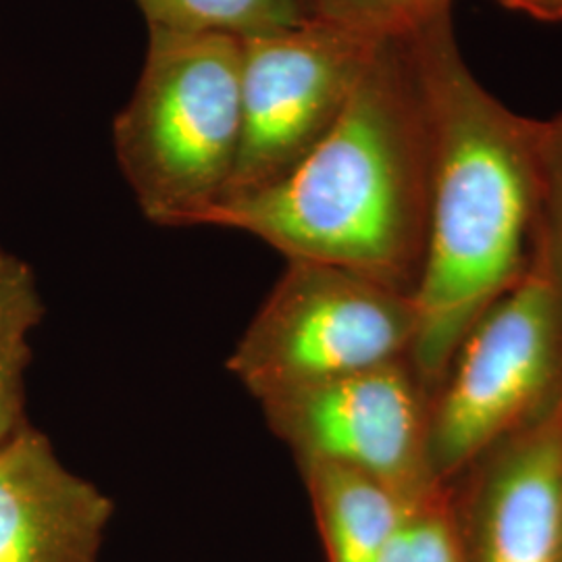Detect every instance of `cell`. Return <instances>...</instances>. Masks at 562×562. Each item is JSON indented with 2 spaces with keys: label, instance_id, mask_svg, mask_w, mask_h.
Wrapping results in <instances>:
<instances>
[{
  "label": "cell",
  "instance_id": "1",
  "mask_svg": "<svg viewBox=\"0 0 562 562\" xmlns=\"http://www.w3.org/2000/svg\"><path fill=\"white\" fill-rule=\"evenodd\" d=\"M404 38L431 132L427 246L411 296V364L431 398L462 338L536 257L538 120L517 115L475 78L450 13Z\"/></svg>",
  "mask_w": 562,
  "mask_h": 562
},
{
  "label": "cell",
  "instance_id": "2",
  "mask_svg": "<svg viewBox=\"0 0 562 562\" xmlns=\"http://www.w3.org/2000/svg\"><path fill=\"white\" fill-rule=\"evenodd\" d=\"M431 201V132L406 38L382 41L338 120L280 181L201 225L250 234L288 261L334 265L413 296Z\"/></svg>",
  "mask_w": 562,
  "mask_h": 562
},
{
  "label": "cell",
  "instance_id": "3",
  "mask_svg": "<svg viewBox=\"0 0 562 562\" xmlns=\"http://www.w3.org/2000/svg\"><path fill=\"white\" fill-rule=\"evenodd\" d=\"M241 140V38L148 27L130 102L113 123L121 173L148 222L201 225L225 199Z\"/></svg>",
  "mask_w": 562,
  "mask_h": 562
},
{
  "label": "cell",
  "instance_id": "4",
  "mask_svg": "<svg viewBox=\"0 0 562 562\" xmlns=\"http://www.w3.org/2000/svg\"><path fill=\"white\" fill-rule=\"evenodd\" d=\"M562 401V294L536 246L529 271L462 338L429 398L427 450L450 485Z\"/></svg>",
  "mask_w": 562,
  "mask_h": 562
},
{
  "label": "cell",
  "instance_id": "5",
  "mask_svg": "<svg viewBox=\"0 0 562 562\" xmlns=\"http://www.w3.org/2000/svg\"><path fill=\"white\" fill-rule=\"evenodd\" d=\"M415 329L408 294L334 265L288 261L227 371L262 402L411 359Z\"/></svg>",
  "mask_w": 562,
  "mask_h": 562
},
{
  "label": "cell",
  "instance_id": "6",
  "mask_svg": "<svg viewBox=\"0 0 562 562\" xmlns=\"http://www.w3.org/2000/svg\"><path fill=\"white\" fill-rule=\"evenodd\" d=\"M380 42L322 18L241 38L240 153L223 201L280 181L315 148Z\"/></svg>",
  "mask_w": 562,
  "mask_h": 562
},
{
  "label": "cell",
  "instance_id": "7",
  "mask_svg": "<svg viewBox=\"0 0 562 562\" xmlns=\"http://www.w3.org/2000/svg\"><path fill=\"white\" fill-rule=\"evenodd\" d=\"M296 461L367 473L411 504L443 487L429 467V394L411 359L385 362L259 402Z\"/></svg>",
  "mask_w": 562,
  "mask_h": 562
},
{
  "label": "cell",
  "instance_id": "8",
  "mask_svg": "<svg viewBox=\"0 0 562 562\" xmlns=\"http://www.w3.org/2000/svg\"><path fill=\"white\" fill-rule=\"evenodd\" d=\"M450 490L467 562H562V401Z\"/></svg>",
  "mask_w": 562,
  "mask_h": 562
},
{
  "label": "cell",
  "instance_id": "9",
  "mask_svg": "<svg viewBox=\"0 0 562 562\" xmlns=\"http://www.w3.org/2000/svg\"><path fill=\"white\" fill-rule=\"evenodd\" d=\"M113 510L30 423L0 446V562H101Z\"/></svg>",
  "mask_w": 562,
  "mask_h": 562
},
{
  "label": "cell",
  "instance_id": "10",
  "mask_svg": "<svg viewBox=\"0 0 562 562\" xmlns=\"http://www.w3.org/2000/svg\"><path fill=\"white\" fill-rule=\"evenodd\" d=\"M327 562H378L413 504L375 477L334 464L299 462Z\"/></svg>",
  "mask_w": 562,
  "mask_h": 562
},
{
  "label": "cell",
  "instance_id": "11",
  "mask_svg": "<svg viewBox=\"0 0 562 562\" xmlns=\"http://www.w3.org/2000/svg\"><path fill=\"white\" fill-rule=\"evenodd\" d=\"M44 319V302L32 267L0 248V446L25 422L30 338Z\"/></svg>",
  "mask_w": 562,
  "mask_h": 562
},
{
  "label": "cell",
  "instance_id": "12",
  "mask_svg": "<svg viewBox=\"0 0 562 562\" xmlns=\"http://www.w3.org/2000/svg\"><path fill=\"white\" fill-rule=\"evenodd\" d=\"M148 27L250 38L311 20L304 0H134Z\"/></svg>",
  "mask_w": 562,
  "mask_h": 562
},
{
  "label": "cell",
  "instance_id": "13",
  "mask_svg": "<svg viewBox=\"0 0 562 562\" xmlns=\"http://www.w3.org/2000/svg\"><path fill=\"white\" fill-rule=\"evenodd\" d=\"M378 562H467L450 485L408 508Z\"/></svg>",
  "mask_w": 562,
  "mask_h": 562
},
{
  "label": "cell",
  "instance_id": "14",
  "mask_svg": "<svg viewBox=\"0 0 562 562\" xmlns=\"http://www.w3.org/2000/svg\"><path fill=\"white\" fill-rule=\"evenodd\" d=\"M313 18L334 21L375 41L404 38L448 15L452 0H304Z\"/></svg>",
  "mask_w": 562,
  "mask_h": 562
},
{
  "label": "cell",
  "instance_id": "15",
  "mask_svg": "<svg viewBox=\"0 0 562 562\" xmlns=\"http://www.w3.org/2000/svg\"><path fill=\"white\" fill-rule=\"evenodd\" d=\"M536 157L540 188L538 246L562 294V111L552 120H538Z\"/></svg>",
  "mask_w": 562,
  "mask_h": 562
},
{
  "label": "cell",
  "instance_id": "16",
  "mask_svg": "<svg viewBox=\"0 0 562 562\" xmlns=\"http://www.w3.org/2000/svg\"><path fill=\"white\" fill-rule=\"evenodd\" d=\"M506 9L546 23H562V0H496Z\"/></svg>",
  "mask_w": 562,
  "mask_h": 562
}]
</instances>
